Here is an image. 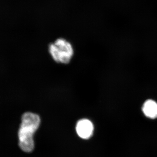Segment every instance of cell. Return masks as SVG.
Masks as SVG:
<instances>
[{
    "instance_id": "obj_1",
    "label": "cell",
    "mask_w": 157,
    "mask_h": 157,
    "mask_svg": "<svg viewBox=\"0 0 157 157\" xmlns=\"http://www.w3.org/2000/svg\"><path fill=\"white\" fill-rule=\"evenodd\" d=\"M41 119L38 114L26 112L21 117L18 132L19 146L23 151L30 152L34 148L33 135L39 126Z\"/></svg>"
},
{
    "instance_id": "obj_2",
    "label": "cell",
    "mask_w": 157,
    "mask_h": 157,
    "mask_svg": "<svg viewBox=\"0 0 157 157\" xmlns=\"http://www.w3.org/2000/svg\"><path fill=\"white\" fill-rule=\"evenodd\" d=\"M48 51L55 61L65 64L70 63L74 54L71 43L63 38H59L50 44Z\"/></svg>"
},
{
    "instance_id": "obj_3",
    "label": "cell",
    "mask_w": 157,
    "mask_h": 157,
    "mask_svg": "<svg viewBox=\"0 0 157 157\" xmlns=\"http://www.w3.org/2000/svg\"><path fill=\"white\" fill-rule=\"evenodd\" d=\"M94 129L92 123L86 119L80 120L76 124V132L79 137L82 139H87L91 137Z\"/></svg>"
},
{
    "instance_id": "obj_4",
    "label": "cell",
    "mask_w": 157,
    "mask_h": 157,
    "mask_svg": "<svg viewBox=\"0 0 157 157\" xmlns=\"http://www.w3.org/2000/svg\"><path fill=\"white\" fill-rule=\"evenodd\" d=\"M142 110L147 117L151 119L157 118V103L153 100L147 101L144 104Z\"/></svg>"
}]
</instances>
